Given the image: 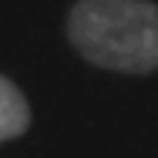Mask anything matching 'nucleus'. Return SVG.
<instances>
[{
  "mask_svg": "<svg viewBox=\"0 0 158 158\" xmlns=\"http://www.w3.org/2000/svg\"><path fill=\"white\" fill-rule=\"evenodd\" d=\"M31 125V104L20 94V88L7 77H0V141H10L24 135Z\"/></svg>",
  "mask_w": 158,
  "mask_h": 158,
  "instance_id": "obj_2",
  "label": "nucleus"
},
{
  "mask_svg": "<svg viewBox=\"0 0 158 158\" xmlns=\"http://www.w3.org/2000/svg\"><path fill=\"white\" fill-rule=\"evenodd\" d=\"M67 37L84 61L104 71H158V3L152 0H77Z\"/></svg>",
  "mask_w": 158,
  "mask_h": 158,
  "instance_id": "obj_1",
  "label": "nucleus"
}]
</instances>
